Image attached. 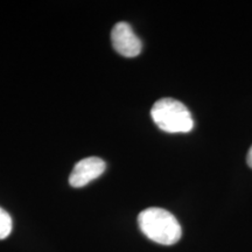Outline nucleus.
Instances as JSON below:
<instances>
[{"label": "nucleus", "instance_id": "nucleus-1", "mask_svg": "<svg viewBox=\"0 0 252 252\" xmlns=\"http://www.w3.org/2000/svg\"><path fill=\"white\" fill-rule=\"evenodd\" d=\"M143 234L161 245H173L181 238L182 229L174 215L161 208H149L138 217Z\"/></svg>", "mask_w": 252, "mask_h": 252}, {"label": "nucleus", "instance_id": "nucleus-2", "mask_svg": "<svg viewBox=\"0 0 252 252\" xmlns=\"http://www.w3.org/2000/svg\"><path fill=\"white\" fill-rule=\"evenodd\" d=\"M151 116L158 127L167 133H188L194 127L193 117L187 106L169 97L154 103Z\"/></svg>", "mask_w": 252, "mask_h": 252}, {"label": "nucleus", "instance_id": "nucleus-3", "mask_svg": "<svg viewBox=\"0 0 252 252\" xmlns=\"http://www.w3.org/2000/svg\"><path fill=\"white\" fill-rule=\"evenodd\" d=\"M113 48L125 58H135L141 52V41L127 23H118L111 33Z\"/></svg>", "mask_w": 252, "mask_h": 252}, {"label": "nucleus", "instance_id": "nucleus-4", "mask_svg": "<svg viewBox=\"0 0 252 252\" xmlns=\"http://www.w3.org/2000/svg\"><path fill=\"white\" fill-rule=\"evenodd\" d=\"M105 168L106 163L100 158H86L75 165L70 176H69V184L75 188L84 187L91 181L99 178L105 171Z\"/></svg>", "mask_w": 252, "mask_h": 252}, {"label": "nucleus", "instance_id": "nucleus-5", "mask_svg": "<svg viewBox=\"0 0 252 252\" xmlns=\"http://www.w3.org/2000/svg\"><path fill=\"white\" fill-rule=\"evenodd\" d=\"M13 223H12V217L6 210L0 208V239L7 238L12 232Z\"/></svg>", "mask_w": 252, "mask_h": 252}, {"label": "nucleus", "instance_id": "nucleus-6", "mask_svg": "<svg viewBox=\"0 0 252 252\" xmlns=\"http://www.w3.org/2000/svg\"><path fill=\"white\" fill-rule=\"evenodd\" d=\"M247 161H248L249 167H251V168H252V146L250 147V150H249V153H248V157H247Z\"/></svg>", "mask_w": 252, "mask_h": 252}]
</instances>
